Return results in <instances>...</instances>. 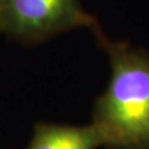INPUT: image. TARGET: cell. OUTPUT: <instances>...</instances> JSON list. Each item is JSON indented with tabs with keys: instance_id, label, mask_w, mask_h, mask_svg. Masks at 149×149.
Listing matches in <instances>:
<instances>
[{
	"instance_id": "obj_1",
	"label": "cell",
	"mask_w": 149,
	"mask_h": 149,
	"mask_svg": "<svg viewBox=\"0 0 149 149\" xmlns=\"http://www.w3.org/2000/svg\"><path fill=\"white\" fill-rule=\"evenodd\" d=\"M108 56L111 77L93 104L92 122L104 149H149V50L91 30Z\"/></svg>"
},
{
	"instance_id": "obj_4",
	"label": "cell",
	"mask_w": 149,
	"mask_h": 149,
	"mask_svg": "<svg viewBox=\"0 0 149 149\" xmlns=\"http://www.w3.org/2000/svg\"><path fill=\"white\" fill-rule=\"evenodd\" d=\"M0 34H1V29H0Z\"/></svg>"
},
{
	"instance_id": "obj_2",
	"label": "cell",
	"mask_w": 149,
	"mask_h": 149,
	"mask_svg": "<svg viewBox=\"0 0 149 149\" xmlns=\"http://www.w3.org/2000/svg\"><path fill=\"white\" fill-rule=\"evenodd\" d=\"M100 22L80 0H0V29L21 44H41L63 32Z\"/></svg>"
},
{
	"instance_id": "obj_3",
	"label": "cell",
	"mask_w": 149,
	"mask_h": 149,
	"mask_svg": "<svg viewBox=\"0 0 149 149\" xmlns=\"http://www.w3.org/2000/svg\"><path fill=\"white\" fill-rule=\"evenodd\" d=\"M103 139L93 123L70 125L39 122L25 149H98Z\"/></svg>"
}]
</instances>
